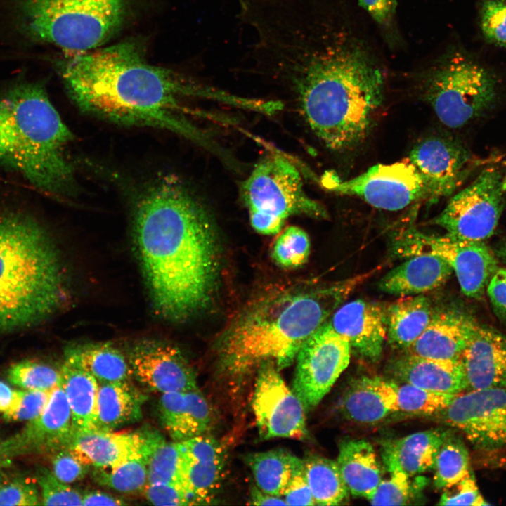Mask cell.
I'll list each match as a JSON object with an SVG mask.
<instances>
[{
  "label": "cell",
  "instance_id": "6da1fadb",
  "mask_svg": "<svg viewBox=\"0 0 506 506\" xmlns=\"http://www.w3.org/2000/svg\"><path fill=\"white\" fill-rule=\"evenodd\" d=\"M245 58L288 86L305 122L331 150L363 141L384 100L381 69L360 46L332 34L315 9L284 6L255 26Z\"/></svg>",
  "mask_w": 506,
  "mask_h": 506
},
{
  "label": "cell",
  "instance_id": "7a4b0ae2",
  "mask_svg": "<svg viewBox=\"0 0 506 506\" xmlns=\"http://www.w3.org/2000/svg\"><path fill=\"white\" fill-rule=\"evenodd\" d=\"M133 231L152 303L169 320H184L211 301L219 244L207 210L178 179L164 176L141 195Z\"/></svg>",
  "mask_w": 506,
  "mask_h": 506
},
{
  "label": "cell",
  "instance_id": "3957f363",
  "mask_svg": "<svg viewBox=\"0 0 506 506\" xmlns=\"http://www.w3.org/2000/svg\"><path fill=\"white\" fill-rule=\"evenodd\" d=\"M72 56L62 63L60 73L70 97L84 112L119 124L164 129L215 149L190 118L200 112L186 101L202 98L231 105L233 94L148 63L129 42Z\"/></svg>",
  "mask_w": 506,
  "mask_h": 506
},
{
  "label": "cell",
  "instance_id": "277c9868",
  "mask_svg": "<svg viewBox=\"0 0 506 506\" xmlns=\"http://www.w3.org/2000/svg\"><path fill=\"white\" fill-rule=\"evenodd\" d=\"M358 280L304 291H275L254 300L218 342L221 370L240 377L266 361L274 362L280 370L288 367L304 342L326 322Z\"/></svg>",
  "mask_w": 506,
  "mask_h": 506
},
{
  "label": "cell",
  "instance_id": "5b68a950",
  "mask_svg": "<svg viewBox=\"0 0 506 506\" xmlns=\"http://www.w3.org/2000/svg\"><path fill=\"white\" fill-rule=\"evenodd\" d=\"M58 249L27 210L0 207V334L36 326L66 298Z\"/></svg>",
  "mask_w": 506,
  "mask_h": 506
},
{
  "label": "cell",
  "instance_id": "8992f818",
  "mask_svg": "<svg viewBox=\"0 0 506 506\" xmlns=\"http://www.w3.org/2000/svg\"><path fill=\"white\" fill-rule=\"evenodd\" d=\"M72 140L43 85L20 82L0 93V165L36 189L57 197L75 193Z\"/></svg>",
  "mask_w": 506,
  "mask_h": 506
},
{
  "label": "cell",
  "instance_id": "52a82bcc",
  "mask_svg": "<svg viewBox=\"0 0 506 506\" xmlns=\"http://www.w3.org/2000/svg\"><path fill=\"white\" fill-rule=\"evenodd\" d=\"M13 6L23 34L77 55L114 34L123 19L124 0H13Z\"/></svg>",
  "mask_w": 506,
  "mask_h": 506
},
{
  "label": "cell",
  "instance_id": "ba28073f",
  "mask_svg": "<svg viewBox=\"0 0 506 506\" xmlns=\"http://www.w3.org/2000/svg\"><path fill=\"white\" fill-rule=\"evenodd\" d=\"M241 196L252 227L261 234L278 233L285 219L293 215L328 218L325 207L306 193L298 169L278 154L255 166L242 184Z\"/></svg>",
  "mask_w": 506,
  "mask_h": 506
},
{
  "label": "cell",
  "instance_id": "9c48e42d",
  "mask_svg": "<svg viewBox=\"0 0 506 506\" xmlns=\"http://www.w3.org/2000/svg\"><path fill=\"white\" fill-rule=\"evenodd\" d=\"M424 95L440 122L457 129L491 106L495 96V82L476 63L455 56L429 73Z\"/></svg>",
  "mask_w": 506,
  "mask_h": 506
},
{
  "label": "cell",
  "instance_id": "30bf717a",
  "mask_svg": "<svg viewBox=\"0 0 506 506\" xmlns=\"http://www.w3.org/2000/svg\"><path fill=\"white\" fill-rule=\"evenodd\" d=\"M506 174L484 169L456 193L432 223L446 235L462 240L484 241L494 233L505 206Z\"/></svg>",
  "mask_w": 506,
  "mask_h": 506
},
{
  "label": "cell",
  "instance_id": "8fae6325",
  "mask_svg": "<svg viewBox=\"0 0 506 506\" xmlns=\"http://www.w3.org/2000/svg\"><path fill=\"white\" fill-rule=\"evenodd\" d=\"M394 251L407 258L420 254L442 258L455 271L463 294L474 299L483 296L498 268L494 254L483 241L429 235L415 228L402 232L395 241Z\"/></svg>",
  "mask_w": 506,
  "mask_h": 506
},
{
  "label": "cell",
  "instance_id": "7c38bea8",
  "mask_svg": "<svg viewBox=\"0 0 506 506\" xmlns=\"http://www.w3.org/2000/svg\"><path fill=\"white\" fill-rule=\"evenodd\" d=\"M321 182L329 190L359 197L375 208L388 211L401 210L413 203L433 200L423 177L409 161L377 164L346 180L327 172Z\"/></svg>",
  "mask_w": 506,
  "mask_h": 506
},
{
  "label": "cell",
  "instance_id": "4fadbf2b",
  "mask_svg": "<svg viewBox=\"0 0 506 506\" xmlns=\"http://www.w3.org/2000/svg\"><path fill=\"white\" fill-rule=\"evenodd\" d=\"M349 342L324 323L302 344L296 356L292 390L306 410L316 406L348 367Z\"/></svg>",
  "mask_w": 506,
  "mask_h": 506
},
{
  "label": "cell",
  "instance_id": "5bb4252c",
  "mask_svg": "<svg viewBox=\"0 0 506 506\" xmlns=\"http://www.w3.org/2000/svg\"><path fill=\"white\" fill-rule=\"evenodd\" d=\"M274 362L257 368L252 408L260 436L303 439L307 434L306 408L285 383Z\"/></svg>",
  "mask_w": 506,
  "mask_h": 506
},
{
  "label": "cell",
  "instance_id": "9a60e30c",
  "mask_svg": "<svg viewBox=\"0 0 506 506\" xmlns=\"http://www.w3.org/2000/svg\"><path fill=\"white\" fill-rule=\"evenodd\" d=\"M439 415L477 448L494 450L506 445V388L462 392Z\"/></svg>",
  "mask_w": 506,
  "mask_h": 506
},
{
  "label": "cell",
  "instance_id": "2e32d148",
  "mask_svg": "<svg viewBox=\"0 0 506 506\" xmlns=\"http://www.w3.org/2000/svg\"><path fill=\"white\" fill-rule=\"evenodd\" d=\"M74 432L70 407L59 383L51 391L42 413L0 443V457L5 461L32 453H55L68 448Z\"/></svg>",
  "mask_w": 506,
  "mask_h": 506
},
{
  "label": "cell",
  "instance_id": "e0dca14e",
  "mask_svg": "<svg viewBox=\"0 0 506 506\" xmlns=\"http://www.w3.org/2000/svg\"><path fill=\"white\" fill-rule=\"evenodd\" d=\"M127 360L132 376L143 385L161 393L195 389L196 374L181 351L160 340L136 343Z\"/></svg>",
  "mask_w": 506,
  "mask_h": 506
},
{
  "label": "cell",
  "instance_id": "ac0fdd59",
  "mask_svg": "<svg viewBox=\"0 0 506 506\" xmlns=\"http://www.w3.org/2000/svg\"><path fill=\"white\" fill-rule=\"evenodd\" d=\"M165 441L150 427L131 432L75 431L68 448L82 462L93 467H111L129 460L151 455Z\"/></svg>",
  "mask_w": 506,
  "mask_h": 506
},
{
  "label": "cell",
  "instance_id": "d6986e66",
  "mask_svg": "<svg viewBox=\"0 0 506 506\" xmlns=\"http://www.w3.org/2000/svg\"><path fill=\"white\" fill-rule=\"evenodd\" d=\"M408 159L423 177L433 200L453 194L467 177L472 164V157L463 146L442 136L418 142Z\"/></svg>",
  "mask_w": 506,
  "mask_h": 506
},
{
  "label": "cell",
  "instance_id": "ffe728a7",
  "mask_svg": "<svg viewBox=\"0 0 506 506\" xmlns=\"http://www.w3.org/2000/svg\"><path fill=\"white\" fill-rule=\"evenodd\" d=\"M330 323L360 356L372 362L380 358L387 338V309L382 306L355 299L337 308Z\"/></svg>",
  "mask_w": 506,
  "mask_h": 506
},
{
  "label": "cell",
  "instance_id": "44dd1931",
  "mask_svg": "<svg viewBox=\"0 0 506 506\" xmlns=\"http://www.w3.org/2000/svg\"><path fill=\"white\" fill-rule=\"evenodd\" d=\"M460 361L467 390L506 388V336L501 332L479 325Z\"/></svg>",
  "mask_w": 506,
  "mask_h": 506
},
{
  "label": "cell",
  "instance_id": "7402d4cb",
  "mask_svg": "<svg viewBox=\"0 0 506 506\" xmlns=\"http://www.w3.org/2000/svg\"><path fill=\"white\" fill-rule=\"evenodd\" d=\"M184 486L194 504H207L219 487L225 453L219 442L205 434L180 441Z\"/></svg>",
  "mask_w": 506,
  "mask_h": 506
},
{
  "label": "cell",
  "instance_id": "603a6c76",
  "mask_svg": "<svg viewBox=\"0 0 506 506\" xmlns=\"http://www.w3.org/2000/svg\"><path fill=\"white\" fill-rule=\"evenodd\" d=\"M479 325L472 316L459 309L433 311L428 325L408 353L437 360H459Z\"/></svg>",
  "mask_w": 506,
  "mask_h": 506
},
{
  "label": "cell",
  "instance_id": "cb8c5ba5",
  "mask_svg": "<svg viewBox=\"0 0 506 506\" xmlns=\"http://www.w3.org/2000/svg\"><path fill=\"white\" fill-rule=\"evenodd\" d=\"M388 370L395 379L427 390L451 395L467 390L460 359L437 360L408 353L393 359Z\"/></svg>",
  "mask_w": 506,
  "mask_h": 506
},
{
  "label": "cell",
  "instance_id": "d4e9b609",
  "mask_svg": "<svg viewBox=\"0 0 506 506\" xmlns=\"http://www.w3.org/2000/svg\"><path fill=\"white\" fill-rule=\"evenodd\" d=\"M346 419L358 424H376L398 412L396 384L379 377L353 380L341 399Z\"/></svg>",
  "mask_w": 506,
  "mask_h": 506
},
{
  "label": "cell",
  "instance_id": "484cf974",
  "mask_svg": "<svg viewBox=\"0 0 506 506\" xmlns=\"http://www.w3.org/2000/svg\"><path fill=\"white\" fill-rule=\"evenodd\" d=\"M408 258L379 280L382 292L401 297L422 294L444 284L453 271L436 255L420 254Z\"/></svg>",
  "mask_w": 506,
  "mask_h": 506
},
{
  "label": "cell",
  "instance_id": "4316f807",
  "mask_svg": "<svg viewBox=\"0 0 506 506\" xmlns=\"http://www.w3.org/2000/svg\"><path fill=\"white\" fill-rule=\"evenodd\" d=\"M337 463L349 492L369 500L382 479L372 445L363 439L342 441Z\"/></svg>",
  "mask_w": 506,
  "mask_h": 506
},
{
  "label": "cell",
  "instance_id": "83f0119b",
  "mask_svg": "<svg viewBox=\"0 0 506 506\" xmlns=\"http://www.w3.org/2000/svg\"><path fill=\"white\" fill-rule=\"evenodd\" d=\"M64 358L65 363L86 371L98 382L129 381L132 376L127 358L110 343L72 344L65 349Z\"/></svg>",
  "mask_w": 506,
  "mask_h": 506
},
{
  "label": "cell",
  "instance_id": "f1b7e54d",
  "mask_svg": "<svg viewBox=\"0 0 506 506\" xmlns=\"http://www.w3.org/2000/svg\"><path fill=\"white\" fill-rule=\"evenodd\" d=\"M145 399L129 381L98 382L97 429L112 431L140 420Z\"/></svg>",
  "mask_w": 506,
  "mask_h": 506
},
{
  "label": "cell",
  "instance_id": "f546056e",
  "mask_svg": "<svg viewBox=\"0 0 506 506\" xmlns=\"http://www.w3.org/2000/svg\"><path fill=\"white\" fill-rule=\"evenodd\" d=\"M432 309L422 294L406 296L387 309V337L393 346L407 350L428 325Z\"/></svg>",
  "mask_w": 506,
  "mask_h": 506
},
{
  "label": "cell",
  "instance_id": "4dcf8cb0",
  "mask_svg": "<svg viewBox=\"0 0 506 506\" xmlns=\"http://www.w3.org/2000/svg\"><path fill=\"white\" fill-rule=\"evenodd\" d=\"M448 432L432 429L415 432L387 442L383 453L391 455L410 477L422 474L434 469Z\"/></svg>",
  "mask_w": 506,
  "mask_h": 506
},
{
  "label": "cell",
  "instance_id": "1f68e13d",
  "mask_svg": "<svg viewBox=\"0 0 506 506\" xmlns=\"http://www.w3.org/2000/svg\"><path fill=\"white\" fill-rule=\"evenodd\" d=\"M60 372V383L70 407L75 431L97 429L98 380L65 363Z\"/></svg>",
  "mask_w": 506,
  "mask_h": 506
},
{
  "label": "cell",
  "instance_id": "d6a6232c",
  "mask_svg": "<svg viewBox=\"0 0 506 506\" xmlns=\"http://www.w3.org/2000/svg\"><path fill=\"white\" fill-rule=\"evenodd\" d=\"M245 461L257 487L278 497L283 495L294 471L303 463V460L283 449L253 453Z\"/></svg>",
  "mask_w": 506,
  "mask_h": 506
},
{
  "label": "cell",
  "instance_id": "836d02e7",
  "mask_svg": "<svg viewBox=\"0 0 506 506\" xmlns=\"http://www.w3.org/2000/svg\"><path fill=\"white\" fill-rule=\"evenodd\" d=\"M303 460L316 505H337L347 499L349 490L337 462L319 455H310Z\"/></svg>",
  "mask_w": 506,
  "mask_h": 506
},
{
  "label": "cell",
  "instance_id": "e575fe53",
  "mask_svg": "<svg viewBox=\"0 0 506 506\" xmlns=\"http://www.w3.org/2000/svg\"><path fill=\"white\" fill-rule=\"evenodd\" d=\"M434 469V486L445 490L458 484L472 470L465 443L449 430L438 452Z\"/></svg>",
  "mask_w": 506,
  "mask_h": 506
},
{
  "label": "cell",
  "instance_id": "d590c367",
  "mask_svg": "<svg viewBox=\"0 0 506 506\" xmlns=\"http://www.w3.org/2000/svg\"><path fill=\"white\" fill-rule=\"evenodd\" d=\"M151 455H143L111 467H94V481L100 486L122 493L143 491L148 484V468Z\"/></svg>",
  "mask_w": 506,
  "mask_h": 506
},
{
  "label": "cell",
  "instance_id": "8d00e7d4",
  "mask_svg": "<svg viewBox=\"0 0 506 506\" xmlns=\"http://www.w3.org/2000/svg\"><path fill=\"white\" fill-rule=\"evenodd\" d=\"M160 422L175 441L195 436L188 401L184 392L163 393L158 405Z\"/></svg>",
  "mask_w": 506,
  "mask_h": 506
},
{
  "label": "cell",
  "instance_id": "74e56055",
  "mask_svg": "<svg viewBox=\"0 0 506 506\" xmlns=\"http://www.w3.org/2000/svg\"><path fill=\"white\" fill-rule=\"evenodd\" d=\"M182 461L180 441H164L155 450L149 460L148 484H168L185 488Z\"/></svg>",
  "mask_w": 506,
  "mask_h": 506
},
{
  "label": "cell",
  "instance_id": "f35d334b",
  "mask_svg": "<svg viewBox=\"0 0 506 506\" xmlns=\"http://www.w3.org/2000/svg\"><path fill=\"white\" fill-rule=\"evenodd\" d=\"M398 412L416 415L439 414L457 395L427 390L408 383L396 384Z\"/></svg>",
  "mask_w": 506,
  "mask_h": 506
},
{
  "label": "cell",
  "instance_id": "ab89813d",
  "mask_svg": "<svg viewBox=\"0 0 506 506\" xmlns=\"http://www.w3.org/2000/svg\"><path fill=\"white\" fill-rule=\"evenodd\" d=\"M383 460L389 477L382 479L374 495L368 500L372 505H403L410 498V476L389 455L383 453Z\"/></svg>",
  "mask_w": 506,
  "mask_h": 506
},
{
  "label": "cell",
  "instance_id": "60d3db41",
  "mask_svg": "<svg viewBox=\"0 0 506 506\" xmlns=\"http://www.w3.org/2000/svg\"><path fill=\"white\" fill-rule=\"evenodd\" d=\"M8 381L26 390L51 391L60 381V372L51 366L33 361H22L11 366Z\"/></svg>",
  "mask_w": 506,
  "mask_h": 506
},
{
  "label": "cell",
  "instance_id": "b9f144b4",
  "mask_svg": "<svg viewBox=\"0 0 506 506\" xmlns=\"http://www.w3.org/2000/svg\"><path fill=\"white\" fill-rule=\"evenodd\" d=\"M309 253L310 240L307 233L299 227L289 226L276 239L272 257L282 267L296 268L307 261Z\"/></svg>",
  "mask_w": 506,
  "mask_h": 506
},
{
  "label": "cell",
  "instance_id": "7bdbcfd3",
  "mask_svg": "<svg viewBox=\"0 0 506 506\" xmlns=\"http://www.w3.org/2000/svg\"><path fill=\"white\" fill-rule=\"evenodd\" d=\"M36 479L41 489V504L46 505H82V494L58 479L46 467H38Z\"/></svg>",
  "mask_w": 506,
  "mask_h": 506
},
{
  "label": "cell",
  "instance_id": "ee69618b",
  "mask_svg": "<svg viewBox=\"0 0 506 506\" xmlns=\"http://www.w3.org/2000/svg\"><path fill=\"white\" fill-rule=\"evenodd\" d=\"M51 391L17 390L12 408L4 413L8 421H30L39 417L48 401Z\"/></svg>",
  "mask_w": 506,
  "mask_h": 506
},
{
  "label": "cell",
  "instance_id": "f6af8a7d",
  "mask_svg": "<svg viewBox=\"0 0 506 506\" xmlns=\"http://www.w3.org/2000/svg\"><path fill=\"white\" fill-rule=\"evenodd\" d=\"M481 27L489 41L506 46V2L486 1L481 10Z\"/></svg>",
  "mask_w": 506,
  "mask_h": 506
},
{
  "label": "cell",
  "instance_id": "bcb514c9",
  "mask_svg": "<svg viewBox=\"0 0 506 506\" xmlns=\"http://www.w3.org/2000/svg\"><path fill=\"white\" fill-rule=\"evenodd\" d=\"M41 504L39 491L29 479H15L0 486V505L30 506Z\"/></svg>",
  "mask_w": 506,
  "mask_h": 506
},
{
  "label": "cell",
  "instance_id": "7dc6e473",
  "mask_svg": "<svg viewBox=\"0 0 506 506\" xmlns=\"http://www.w3.org/2000/svg\"><path fill=\"white\" fill-rule=\"evenodd\" d=\"M455 488L444 492L441 497L439 505H472L484 506L489 503L482 497L476 486L472 470L463 479L454 485Z\"/></svg>",
  "mask_w": 506,
  "mask_h": 506
},
{
  "label": "cell",
  "instance_id": "c3c4849f",
  "mask_svg": "<svg viewBox=\"0 0 506 506\" xmlns=\"http://www.w3.org/2000/svg\"><path fill=\"white\" fill-rule=\"evenodd\" d=\"M90 467L80 461L68 448L56 452L52 459L53 474L65 484L84 479L89 472Z\"/></svg>",
  "mask_w": 506,
  "mask_h": 506
},
{
  "label": "cell",
  "instance_id": "681fc988",
  "mask_svg": "<svg viewBox=\"0 0 506 506\" xmlns=\"http://www.w3.org/2000/svg\"><path fill=\"white\" fill-rule=\"evenodd\" d=\"M146 499L155 505H195L189 493L181 486L148 484L143 489Z\"/></svg>",
  "mask_w": 506,
  "mask_h": 506
},
{
  "label": "cell",
  "instance_id": "f907efd6",
  "mask_svg": "<svg viewBox=\"0 0 506 506\" xmlns=\"http://www.w3.org/2000/svg\"><path fill=\"white\" fill-rule=\"evenodd\" d=\"M283 495L287 505H316L305 476L304 460L303 463L294 471Z\"/></svg>",
  "mask_w": 506,
  "mask_h": 506
},
{
  "label": "cell",
  "instance_id": "816d5d0a",
  "mask_svg": "<svg viewBox=\"0 0 506 506\" xmlns=\"http://www.w3.org/2000/svg\"><path fill=\"white\" fill-rule=\"evenodd\" d=\"M195 436L205 434L211 423V410L203 394L197 388L185 391Z\"/></svg>",
  "mask_w": 506,
  "mask_h": 506
},
{
  "label": "cell",
  "instance_id": "f5cc1de1",
  "mask_svg": "<svg viewBox=\"0 0 506 506\" xmlns=\"http://www.w3.org/2000/svg\"><path fill=\"white\" fill-rule=\"evenodd\" d=\"M497 316L506 323V268H498L486 287Z\"/></svg>",
  "mask_w": 506,
  "mask_h": 506
},
{
  "label": "cell",
  "instance_id": "db71d44e",
  "mask_svg": "<svg viewBox=\"0 0 506 506\" xmlns=\"http://www.w3.org/2000/svg\"><path fill=\"white\" fill-rule=\"evenodd\" d=\"M362 6L380 25L389 23L396 11V0H359Z\"/></svg>",
  "mask_w": 506,
  "mask_h": 506
},
{
  "label": "cell",
  "instance_id": "11a10c76",
  "mask_svg": "<svg viewBox=\"0 0 506 506\" xmlns=\"http://www.w3.org/2000/svg\"><path fill=\"white\" fill-rule=\"evenodd\" d=\"M122 499L105 492L93 491L82 494V505H123Z\"/></svg>",
  "mask_w": 506,
  "mask_h": 506
},
{
  "label": "cell",
  "instance_id": "9f6ffc18",
  "mask_svg": "<svg viewBox=\"0 0 506 506\" xmlns=\"http://www.w3.org/2000/svg\"><path fill=\"white\" fill-rule=\"evenodd\" d=\"M250 500L255 505H286L285 500L278 496L273 495L262 491L260 488L253 487Z\"/></svg>",
  "mask_w": 506,
  "mask_h": 506
},
{
  "label": "cell",
  "instance_id": "6f0895ef",
  "mask_svg": "<svg viewBox=\"0 0 506 506\" xmlns=\"http://www.w3.org/2000/svg\"><path fill=\"white\" fill-rule=\"evenodd\" d=\"M17 390H13L6 383L0 380V411L8 412L13 406Z\"/></svg>",
  "mask_w": 506,
  "mask_h": 506
},
{
  "label": "cell",
  "instance_id": "680465c9",
  "mask_svg": "<svg viewBox=\"0 0 506 506\" xmlns=\"http://www.w3.org/2000/svg\"><path fill=\"white\" fill-rule=\"evenodd\" d=\"M496 252L497 256L506 264V241L500 245Z\"/></svg>",
  "mask_w": 506,
  "mask_h": 506
},
{
  "label": "cell",
  "instance_id": "91938a15",
  "mask_svg": "<svg viewBox=\"0 0 506 506\" xmlns=\"http://www.w3.org/2000/svg\"><path fill=\"white\" fill-rule=\"evenodd\" d=\"M3 462L4 460L0 457V486H1L3 481V473L1 471V464L3 463Z\"/></svg>",
  "mask_w": 506,
  "mask_h": 506
},
{
  "label": "cell",
  "instance_id": "94428289",
  "mask_svg": "<svg viewBox=\"0 0 506 506\" xmlns=\"http://www.w3.org/2000/svg\"><path fill=\"white\" fill-rule=\"evenodd\" d=\"M506 463V462H505Z\"/></svg>",
  "mask_w": 506,
  "mask_h": 506
}]
</instances>
